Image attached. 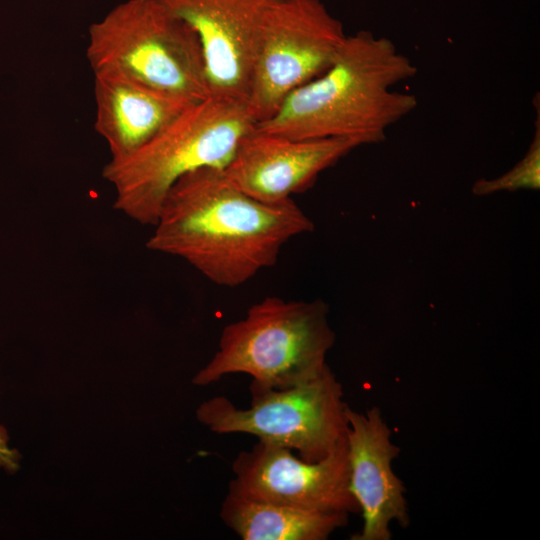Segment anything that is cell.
<instances>
[{"mask_svg": "<svg viewBox=\"0 0 540 540\" xmlns=\"http://www.w3.org/2000/svg\"><path fill=\"white\" fill-rule=\"evenodd\" d=\"M359 146L345 138L295 139L254 127L222 171L247 195L277 203L310 188L320 173Z\"/></svg>", "mask_w": 540, "mask_h": 540, "instance_id": "30bf717a", "label": "cell"}, {"mask_svg": "<svg viewBox=\"0 0 540 540\" xmlns=\"http://www.w3.org/2000/svg\"><path fill=\"white\" fill-rule=\"evenodd\" d=\"M21 454L9 445V435L6 428L0 424V469L15 473L20 468Z\"/></svg>", "mask_w": 540, "mask_h": 540, "instance_id": "9a60e30c", "label": "cell"}, {"mask_svg": "<svg viewBox=\"0 0 540 540\" xmlns=\"http://www.w3.org/2000/svg\"><path fill=\"white\" fill-rule=\"evenodd\" d=\"M95 130L111 158L133 153L194 102L109 75H94Z\"/></svg>", "mask_w": 540, "mask_h": 540, "instance_id": "7c38bea8", "label": "cell"}, {"mask_svg": "<svg viewBox=\"0 0 540 540\" xmlns=\"http://www.w3.org/2000/svg\"><path fill=\"white\" fill-rule=\"evenodd\" d=\"M539 188L540 113L538 104L534 136L525 156L513 168L503 175L489 180H477L472 186V192L475 195L484 196L501 191H516L520 189L538 190Z\"/></svg>", "mask_w": 540, "mask_h": 540, "instance_id": "5bb4252c", "label": "cell"}, {"mask_svg": "<svg viewBox=\"0 0 540 540\" xmlns=\"http://www.w3.org/2000/svg\"><path fill=\"white\" fill-rule=\"evenodd\" d=\"M328 314L321 299H262L223 328L216 352L193 384L207 386L234 373L249 375L250 388L257 389H284L313 379L328 366L335 343Z\"/></svg>", "mask_w": 540, "mask_h": 540, "instance_id": "277c9868", "label": "cell"}, {"mask_svg": "<svg viewBox=\"0 0 540 540\" xmlns=\"http://www.w3.org/2000/svg\"><path fill=\"white\" fill-rule=\"evenodd\" d=\"M232 472L228 492L238 496L322 513H360L350 489L347 440L317 462L258 440L236 456Z\"/></svg>", "mask_w": 540, "mask_h": 540, "instance_id": "ba28073f", "label": "cell"}, {"mask_svg": "<svg viewBox=\"0 0 540 540\" xmlns=\"http://www.w3.org/2000/svg\"><path fill=\"white\" fill-rule=\"evenodd\" d=\"M416 73V65L388 38L364 30L347 35L331 66L255 127L295 139L382 142L388 128L417 107L414 94L392 90Z\"/></svg>", "mask_w": 540, "mask_h": 540, "instance_id": "7a4b0ae2", "label": "cell"}, {"mask_svg": "<svg viewBox=\"0 0 540 540\" xmlns=\"http://www.w3.org/2000/svg\"><path fill=\"white\" fill-rule=\"evenodd\" d=\"M346 37L320 0H278L263 24L251 69L246 103L256 124L323 74Z\"/></svg>", "mask_w": 540, "mask_h": 540, "instance_id": "52a82bcc", "label": "cell"}, {"mask_svg": "<svg viewBox=\"0 0 540 540\" xmlns=\"http://www.w3.org/2000/svg\"><path fill=\"white\" fill-rule=\"evenodd\" d=\"M94 75L126 78L198 102L211 96L200 40L157 0H125L88 30Z\"/></svg>", "mask_w": 540, "mask_h": 540, "instance_id": "5b68a950", "label": "cell"}, {"mask_svg": "<svg viewBox=\"0 0 540 540\" xmlns=\"http://www.w3.org/2000/svg\"><path fill=\"white\" fill-rule=\"evenodd\" d=\"M248 408L215 396L196 409L197 420L217 434L245 433L320 461L346 442L348 405L329 366L318 376L284 389L250 388Z\"/></svg>", "mask_w": 540, "mask_h": 540, "instance_id": "8992f818", "label": "cell"}, {"mask_svg": "<svg viewBox=\"0 0 540 540\" xmlns=\"http://www.w3.org/2000/svg\"><path fill=\"white\" fill-rule=\"evenodd\" d=\"M220 517L243 540H326L349 520L346 513L308 511L229 492Z\"/></svg>", "mask_w": 540, "mask_h": 540, "instance_id": "4fadbf2b", "label": "cell"}, {"mask_svg": "<svg viewBox=\"0 0 540 540\" xmlns=\"http://www.w3.org/2000/svg\"><path fill=\"white\" fill-rule=\"evenodd\" d=\"M196 32L211 95L246 101L265 19L278 0H157Z\"/></svg>", "mask_w": 540, "mask_h": 540, "instance_id": "9c48e42d", "label": "cell"}, {"mask_svg": "<svg viewBox=\"0 0 540 540\" xmlns=\"http://www.w3.org/2000/svg\"><path fill=\"white\" fill-rule=\"evenodd\" d=\"M146 247L185 260L211 282L236 287L273 266L292 238L313 231L293 201L257 200L222 169L201 168L169 189Z\"/></svg>", "mask_w": 540, "mask_h": 540, "instance_id": "6da1fadb", "label": "cell"}, {"mask_svg": "<svg viewBox=\"0 0 540 540\" xmlns=\"http://www.w3.org/2000/svg\"><path fill=\"white\" fill-rule=\"evenodd\" d=\"M347 449L350 489L363 517L352 540H390V524L409 525L405 487L392 469L400 448L391 441V430L374 406L365 413L347 409Z\"/></svg>", "mask_w": 540, "mask_h": 540, "instance_id": "8fae6325", "label": "cell"}, {"mask_svg": "<svg viewBox=\"0 0 540 540\" xmlns=\"http://www.w3.org/2000/svg\"><path fill=\"white\" fill-rule=\"evenodd\" d=\"M255 124L243 100L211 95L190 104L142 147L103 167L115 191L113 207L153 226L174 183L197 169H223Z\"/></svg>", "mask_w": 540, "mask_h": 540, "instance_id": "3957f363", "label": "cell"}]
</instances>
